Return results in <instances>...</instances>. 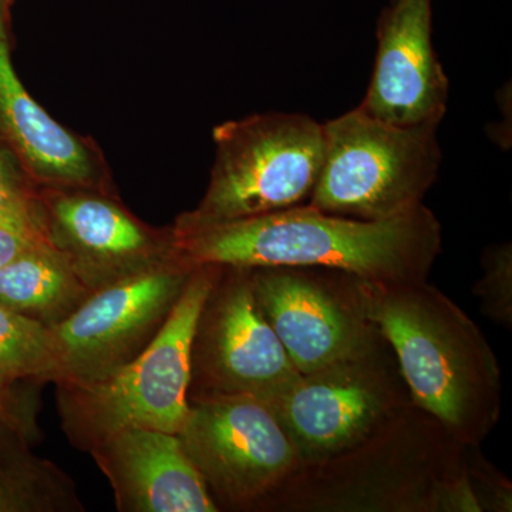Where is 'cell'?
I'll return each mask as SVG.
<instances>
[{
    "mask_svg": "<svg viewBox=\"0 0 512 512\" xmlns=\"http://www.w3.org/2000/svg\"><path fill=\"white\" fill-rule=\"evenodd\" d=\"M36 200L47 241L93 292L183 261L173 231L147 227L106 192L45 188Z\"/></svg>",
    "mask_w": 512,
    "mask_h": 512,
    "instance_id": "7c38bea8",
    "label": "cell"
},
{
    "mask_svg": "<svg viewBox=\"0 0 512 512\" xmlns=\"http://www.w3.org/2000/svg\"><path fill=\"white\" fill-rule=\"evenodd\" d=\"M325 158L308 205L356 220H389L423 204L439 177L436 126H394L356 107L323 124Z\"/></svg>",
    "mask_w": 512,
    "mask_h": 512,
    "instance_id": "8992f818",
    "label": "cell"
},
{
    "mask_svg": "<svg viewBox=\"0 0 512 512\" xmlns=\"http://www.w3.org/2000/svg\"><path fill=\"white\" fill-rule=\"evenodd\" d=\"M483 276L474 285L473 295L480 301L487 318L511 329L512 326V247L491 245L481 256Z\"/></svg>",
    "mask_w": 512,
    "mask_h": 512,
    "instance_id": "d6986e66",
    "label": "cell"
},
{
    "mask_svg": "<svg viewBox=\"0 0 512 512\" xmlns=\"http://www.w3.org/2000/svg\"><path fill=\"white\" fill-rule=\"evenodd\" d=\"M0 127L46 188L103 191L89 148L56 123L16 76L6 43L0 40Z\"/></svg>",
    "mask_w": 512,
    "mask_h": 512,
    "instance_id": "9a60e30c",
    "label": "cell"
},
{
    "mask_svg": "<svg viewBox=\"0 0 512 512\" xmlns=\"http://www.w3.org/2000/svg\"><path fill=\"white\" fill-rule=\"evenodd\" d=\"M37 200L0 214V269L26 249L45 241Z\"/></svg>",
    "mask_w": 512,
    "mask_h": 512,
    "instance_id": "44dd1931",
    "label": "cell"
},
{
    "mask_svg": "<svg viewBox=\"0 0 512 512\" xmlns=\"http://www.w3.org/2000/svg\"><path fill=\"white\" fill-rule=\"evenodd\" d=\"M36 429L0 420V512H83L62 468L30 450Z\"/></svg>",
    "mask_w": 512,
    "mask_h": 512,
    "instance_id": "e0dca14e",
    "label": "cell"
},
{
    "mask_svg": "<svg viewBox=\"0 0 512 512\" xmlns=\"http://www.w3.org/2000/svg\"><path fill=\"white\" fill-rule=\"evenodd\" d=\"M194 269L177 261L94 292L52 329L50 383L99 382L133 362L163 329Z\"/></svg>",
    "mask_w": 512,
    "mask_h": 512,
    "instance_id": "9c48e42d",
    "label": "cell"
},
{
    "mask_svg": "<svg viewBox=\"0 0 512 512\" xmlns=\"http://www.w3.org/2000/svg\"><path fill=\"white\" fill-rule=\"evenodd\" d=\"M220 271L195 266L163 329L133 362L99 382L56 384L60 423L72 446L90 453L124 429L180 434L190 410L192 335Z\"/></svg>",
    "mask_w": 512,
    "mask_h": 512,
    "instance_id": "277c9868",
    "label": "cell"
},
{
    "mask_svg": "<svg viewBox=\"0 0 512 512\" xmlns=\"http://www.w3.org/2000/svg\"><path fill=\"white\" fill-rule=\"evenodd\" d=\"M188 397L248 394L269 402L301 373L262 315L249 268L221 266L191 340Z\"/></svg>",
    "mask_w": 512,
    "mask_h": 512,
    "instance_id": "8fae6325",
    "label": "cell"
},
{
    "mask_svg": "<svg viewBox=\"0 0 512 512\" xmlns=\"http://www.w3.org/2000/svg\"><path fill=\"white\" fill-rule=\"evenodd\" d=\"M266 403L303 464L356 446L412 399L393 349L382 338L356 355L299 375Z\"/></svg>",
    "mask_w": 512,
    "mask_h": 512,
    "instance_id": "52a82bcc",
    "label": "cell"
},
{
    "mask_svg": "<svg viewBox=\"0 0 512 512\" xmlns=\"http://www.w3.org/2000/svg\"><path fill=\"white\" fill-rule=\"evenodd\" d=\"M188 265L316 266L380 285L427 281L441 252V225L421 204L389 220L365 221L311 207L221 224L174 225Z\"/></svg>",
    "mask_w": 512,
    "mask_h": 512,
    "instance_id": "6da1fadb",
    "label": "cell"
},
{
    "mask_svg": "<svg viewBox=\"0 0 512 512\" xmlns=\"http://www.w3.org/2000/svg\"><path fill=\"white\" fill-rule=\"evenodd\" d=\"M93 293L47 238L0 269V303L50 329Z\"/></svg>",
    "mask_w": 512,
    "mask_h": 512,
    "instance_id": "2e32d148",
    "label": "cell"
},
{
    "mask_svg": "<svg viewBox=\"0 0 512 512\" xmlns=\"http://www.w3.org/2000/svg\"><path fill=\"white\" fill-rule=\"evenodd\" d=\"M262 315L301 375L383 338L366 313L362 279L316 266L249 268Z\"/></svg>",
    "mask_w": 512,
    "mask_h": 512,
    "instance_id": "30bf717a",
    "label": "cell"
},
{
    "mask_svg": "<svg viewBox=\"0 0 512 512\" xmlns=\"http://www.w3.org/2000/svg\"><path fill=\"white\" fill-rule=\"evenodd\" d=\"M185 453L220 511H258L301 466L272 407L248 394L188 397Z\"/></svg>",
    "mask_w": 512,
    "mask_h": 512,
    "instance_id": "ba28073f",
    "label": "cell"
},
{
    "mask_svg": "<svg viewBox=\"0 0 512 512\" xmlns=\"http://www.w3.org/2000/svg\"><path fill=\"white\" fill-rule=\"evenodd\" d=\"M433 0H392L377 28V55L360 109L394 126L439 127L448 79L431 40Z\"/></svg>",
    "mask_w": 512,
    "mask_h": 512,
    "instance_id": "4fadbf2b",
    "label": "cell"
},
{
    "mask_svg": "<svg viewBox=\"0 0 512 512\" xmlns=\"http://www.w3.org/2000/svg\"><path fill=\"white\" fill-rule=\"evenodd\" d=\"M262 512H480L466 446L410 403L349 450L303 463Z\"/></svg>",
    "mask_w": 512,
    "mask_h": 512,
    "instance_id": "7a4b0ae2",
    "label": "cell"
},
{
    "mask_svg": "<svg viewBox=\"0 0 512 512\" xmlns=\"http://www.w3.org/2000/svg\"><path fill=\"white\" fill-rule=\"evenodd\" d=\"M12 393H0V420L16 421L36 429L33 414L23 409L22 404L15 400Z\"/></svg>",
    "mask_w": 512,
    "mask_h": 512,
    "instance_id": "603a6c76",
    "label": "cell"
},
{
    "mask_svg": "<svg viewBox=\"0 0 512 512\" xmlns=\"http://www.w3.org/2000/svg\"><path fill=\"white\" fill-rule=\"evenodd\" d=\"M53 370L52 329L0 303V393L25 380L50 382Z\"/></svg>",
    "mask_w": 512,
    "mask_h": 512,
    "instance_id": "ac0fdd59",
    "label": "cell"
},
{
    "mask_svg": "<svg viewBox=\"0 0 512 512\" xmlns=\"http://www.w3.org/2000/svg\"><path fill=\"white\" fill-rule=\"evenodd\" d=\"M466 473L480 512H511V481L483 456L480 446H466Z\"/></svg>",
    "mask_w": 512,
    "mask_h": 512,
    "instance_id": "ffe728a7",
    "label": "cell"
},
{
    "mask_svg": "<svg viewBox=\"0 0 512 512\" xmlns=\"http://www.w3.org/2000/svg\"><path fill=\"white\" fill-rule=\"evenodd\" d=\"M207 192L175 225L221 224L311 201L325 158L323 124L306 114H256L214 130Z\"/></svg>",
    "mask_w": 512,
    "mask_h": 512,
    "instance_id": "5b68a950",
    "label": "cell"
},
{
    "mask_svg": "<svg viewBox=\"0 0 512 512\" xmlns=\"http://www.w3.org/2000/svg\"><path fill=\"white\" fill-rule=\"evenodd\" d=\"M113 488L120 512H218L180 436L124 429L90 451Z\"/></svg>",
    "mask_w": 512,
    "mask_h": 512,
    "instance_id": "5bb4252c",
    "label": "cell"
},
{
    "mask_svg": "<svg viewBox=\"0 0 512 512\" xmlns=\"http://www.w3.org/2000/svg\"><path fill=\"white\" fill-rule=\"evenodd\" d=\"M35 197L36 194H32L19 184L0 154V214L29 204Z\"/></svg>",
    "mask_w": 512,
    "mask_h": 512,
    "instance_id": "7402d4cb",
    "label": "cell"
},
{
    "mask_svg": "<svg viewBox=\"0 0 512 512\" xmlns=\"http://www.w3.org/2000/svg\"><path fill=\"white\" fill-rule=\"evenodd\" d=\"M369 319L396 356L414 406L467 447H478L501 416V369L484 333L429 281H362Z\"/></svg>",
    "mask_w": 512,
    "mask_h": 512,
    "instance_id": "3957f363",
    "label": "cell"
}]
</instances>
